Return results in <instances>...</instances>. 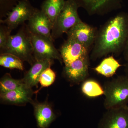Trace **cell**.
Listing matches in <instances>:
<instances>
[{
	"instance_id": "obj_25",
	"label": "cell",
	"mask_w": 128,
	"mask_h": 128,
	"mask_svg": "<svg viewBox=\"0 0 128 128\" xmlns=\"http://www.w3.org/2000/svg\"></svg>"
},
{
	"instance_id": "obj_2",
	"label": "cell",
	"mask_w": 128,
	"mask_h": 128,
	"mask_svg": "<svg viewBox=\"0 0 128 128\" xmlns=\"http://www.w3.org/2000/svg\"><path fill=\"white\" fill-rule=\"evenodd\" d=\"M3 53L14 54L31 65L35 62L32 33L27 25L23 24L16 34L10 36L4 49L0 52Z\"/></svg>"
},
{
	"instance_id": "obj_8",
	"label": "cell",
	"mask_w": 128,
	"mask_h": 128,
	"mask_svg": "<svg viewBox=\"0 0 128 128\" xmlns=\"http://www.w3.org/2000/svg\"><path fill=\"white\" fill-rule=\"evenodd\" d=\"M97 32L95 28L82 21L71 28L66 34L67 38L77 41L89 50L94 44Z\"/></svg>"
},
{
	"instance_id": "obj_3",
	"label": "cell",
	"mask_w": 128,
	"mask_h": 128,
	"mask_svg": "<svg viewBox=\"0 0 128 128\" xmlns=\"http://www.w3.org/2000/svg\"><path fill=\"white\" fill-rule=\"evenodd\" d=\"M104 106L107 110L128 106V76L121 75L106 82Z\"/></svg>"
},
{
	"instance_id": "obj_19",
	"label": "cell",
	"mask_w": 128,
	"mask_h": 128,
	"mask_svg": "<svg viewBox=\"0 0 128 128\" xmlns=\"http://www.w3.org/2000/svg\"><path fill=\"white\" fill-rule=\"evenodd\" d=\"M26 86L22 80L12 78L10 74H6L1 78L0 81V93L14 90Z\"/></svg>"
},
{
	"instance_id": "obj_18",
	"label": "cell",
	"mask_w": 128,
	"mask_h": 128,
	"mask_svg": "<svg viewBox=\"0 0 128 128\" xmlns=\"http://www.w3.org/2000/svg\"><path fill=\"white\" fill-rule=\"evenodd\" d=\"M0 65L7 68L24 70L23 61L16 56L9 53L0 54Z\"/></svg>"
},
{
	"instance_id": "obj_21",
	"label": "cell",
	"mask_w": 128,
	"mask_h": 128,
	"mask_svg": "<svg viewBox=\"0 0 128 128\" xmlns=\"http://www.w3.org/2000/svg\"><path fill=\"white\" fill-rule=\"evenodd\" d=\"M18 0H0V18L6 17L8 13L17 4Z\"/></svg>"
},
{
	"instance_id": "obj_5",
	"label": "cell",
	"mask_w": 128,
	"mask_h": 128,
	"mask_svg": "<svg viewBox=\"0 0 128 128\" xmlns=\"http://www.w3.org/2000/svg\"><path fill=\"white\" fill-rule=\"evenodd\" d=\"M36 9L29 0H20L8 13L6 18L4 20L0 19V22L6 25L12 31L18 25L24 24L25 21L28 20Z\"/></svg>"
},
{
	"instance_id": "obj_6",
	"label": "cell",
	"mask_w": 128,
	"mask_h": 128,
	"mask_svg": "<svg viewBox=\"0 0 128 128\" xmlns=\"http://www.w3.org/2000/svg\"><path fill=\"white\" fill-rule=\"evenodd\" d=\"M31 33L34 56L35 61L56 60L62 64L63 60L60 53L54 47V41L45 37Z\"/></svg>"
},
{
	"instance_id": "obj_11",
	"label": "cell",
	"mask_w": 128,
	"mask_h": 128,
	"mask_svg": "<svg viewBox=\"0 0 128 128\" xmlns=\"http://www.w3.org/2000/svg\"><path fill=\"white\" fill-rule=\"evenodd\" d=\"M59 52L65 66L81 57L89 55V50L77 41L69 38L64 42Z\"/></svg>"
},
{
	"instance_id": "obj_12",
	"label": "cell",
	"mask_w": 128,
	"mask_h": 128,
	"mask_svg": "<svg viewBox=\"0 0 128 128\" xmlns=\"http://www.w3.org/2000/svg\"><path fill=\"white\" fill-rule=\"evenodd\" d=\"M53 63L52 60H36L22 79L24 84L30 88L37 86L41 73L46 69L50 67Z\"/></svg>"
},
{
	"instance_id": "obj_17",
	"label": "cell",
	"mask_w": 128,
	"mask_h": 128,
	"mask_svg": "<svg viewBox=\"0 0 128 128\" xmlns=\"http://www.w3.org/2000/svg\"><path fill=\"white\" fill-rule=\"evenodd\" d=\"M81 90L84 95L89 98L97 97L104 94L103 87L93 79H87L83 82Z\"/></svg>"
},
{
	"instance_id": "obj_15",
	"label": "cell",
	"mask_w": 128,
	"mask_h": 128,
	"mask_svg": "<svg viewBox=\"0 0 128 128\" xmlns=\"http://www.w3.org/2000/svg\"><path fill=\"white\" fill-rule=\"evenodd\" d=\"M122 65L112 56L106 57L94 70L96 73L106 78L114 76Z\"/></svg>"
},
{
	"instance_id": "obj_10",
	"label": "cell",
	"mask_w": 128,
	"mask_h": 128,
	"mask_svg": "<svg viewBox=\"0 0 128 128\" xmlns=\"http://www.w3.org/2000/svg\"><path fill=\"white\" fill-rule=\"evenodd\" d=\"M27 25L32 34L54 41L51 34L53 24L41 9H36L34 14L28 20Z\"/></svg>"
},
{
	"instance_id": "obj_23",
	"label": "cell",
	"mask_w": 128,
	"mask_h": 128,
	"mask_svg": "<svg viewBox=\"0 0 128 128\" xmlns=\"http://www.w3.org/2000/svg\"><path fill=\"white\" fill-rule=\"evenodd\" d=\"M122 53L124 60L127 62H128V38Z\"/></svg>"
},
{
	"instance_id": "obj_20",
	"label": "cell",
	"mask_w": 128,
	"mask_h": 128,
	"mask_svg": "<svg viewBox=\"0 0 128 128\" xmlns=\"http://www.w3.org/2000/svg\"><path fill=\"white\" fill-rule=\"evenodd\" d=\"M56 78V74L55 72L49 67L41 73L38 82L42 87H48L54 82Z\"/></svg>"
},
{
	"instance_id": "obj_7",
	"label": "cell",
	"mask_w": 128,
	"mask_h": 128,
	"mask_svg": "<svg viewBox=\"0 0 128 128\" xmlns=\"http://www.w3.org/2000/svg\"><path fill=\"white\" fill-rule=\"evenodd\" d=\"M97 128H128V106L107 110Z\"/></svg>"
},
{
	"instance_id": "obj_22",
	"label": "cell",
	"mask_w": 128,
	"mask_h": 128,
	"mask_svg": "<svg viewBox=\"0 0 128 128\" xmlns=\"http://www.w3.org/2000/svg\"><path fill=\"white\" fill-rule=\"evenodd\" d=\"M12 31L6 25H1L0 26V49L1 51L4 49L10 36Z\"/></svg>"
},
{
	"instance_id": "obj_1",
	"label": "cell",
	"mask_w": 128,
	"mask_h": 128,
	"mask_svg": "<svg viewBox=\"0 0 128 128\" xmlns=\"http://www.w3.org/2000/svg\"><path fill=\"white\" fill-rule=\"evenodd\" d=\"M128 38V14L121 12L107 21L97 32L90 58L93 60L109 54L119 55Z\"/></svg>"
},
{
	"instance_id": "obj_13",
	"label": "cell",
	"mask_w": 128,
	"mask_h": 128,
	"mask_svg": "<svg viewBox=\"0 0 128 128\" xmlns=\"http://www.w3.org/2000/svg\"><path fill=\"white\" fill-rule=\"evenodd\" d=\"M32 88L26 86L18 89L0 93V98L4 102L13 105H24L32 100Z\"/></svg>"
},
{
	"instance_id": "obj_24",
	"label": "cell",
	"mask_w": 128,
	"mask_h": 128,
	"mask_svg": "<svg viewBox=\"0 0 128 128\" xmlns=\"http://www.w3.org/2000/svg\"><path fill=\"white\" fill-rule=\"evenodd\" d=\"M124 72H125V75L128 76V62H127L125 64Z\"/></svg>"
},
{
	"instance_id": "obj_16",
	"label": "cell",
	"mask_w": 128,
	"mask_h": 128,
	"mask_svg": "<svg viewBox=\"0 0 128 128\" xmlns=\"http://www.w3.org/2000/svg\"><path fill=\"white\" fill-rule=\"evenodd\" d=\"M65 2V0H45L42 3L41 10L53 25L63 9Z\"/></svg>"
},
{
	"instance_id": "obj_4",
	"label": "cell",
	"mask_w": 128,
	"mask_h": 128,
	"mask_svg": "<svg viewBox=\"0 0 128 128\" xmlns=\"http://www.w3.org/2000/svg\"><path fill=\"white\" fill-rule=\"evenodd\" d=\"M79 6L75 0H66L63 9L57 17L52 28L54 40L60 38L71 28L82 22L78 12Z\"/></svg>"
},
{
	"instance_id": "obj_14",
	"label": "cell",
	"mask_w": 128,
	"mask_h": 128,
	"mask_svg": "<svg viewBox=\"0 0 128 128\" xmlns=\"http://www.w3.org/2000/svg\"><path fill=\"white\" fill-rule=\"evenodd\" d=\"M34 114L38 128H47L56 116L51 106L47 102L34 104Z\"/></svg>"
},
{
	"instance_id": "obj_9",
	"label": "cell",
	"mask_w": 128,
	"mask_h": 128,
	"mask_svg": "<svg viewBox=\"0 0 128 128\" xmlns=\"http://www.w3.org/2000/svg\"><path fill=\"white\" fill-rule=\"evenodd\" d=\"M89 55L76 60L64 68V74L69 81L79 84L87 80L89 76Z\"/></svg>"
}]
</instances>
